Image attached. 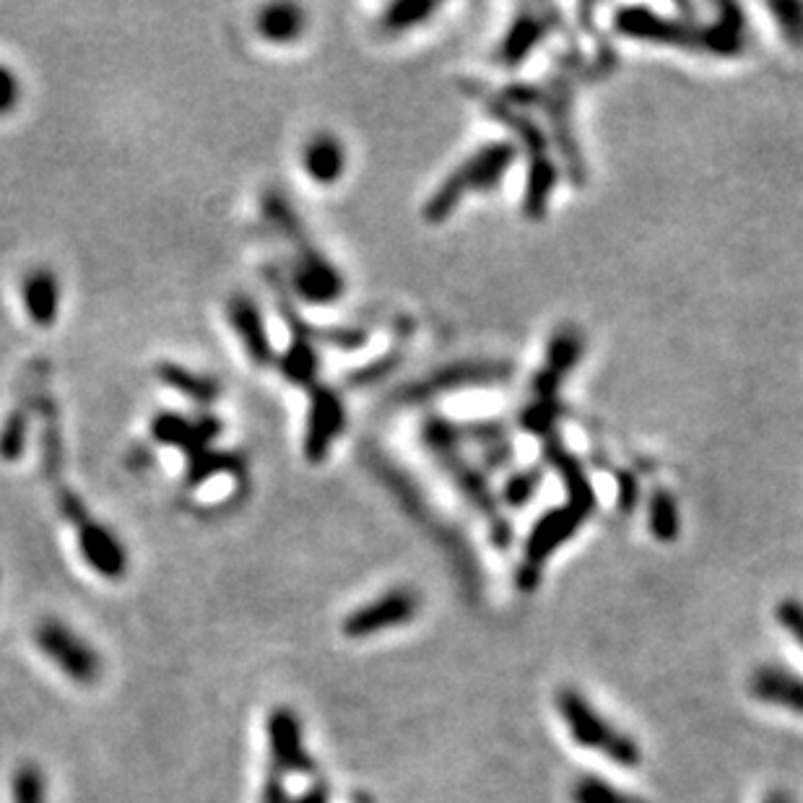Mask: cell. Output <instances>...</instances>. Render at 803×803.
Here are the masks:
<instances>
[{"instance_id":"32","label":"cell","mask_w":803,"mask_h":803,"mask_svg":"<svg viewBox=\"0 0 803 803\" xmlns=\"http://www.w3.org/2000/svg\"><path fill=\"white\" fill-rule=\"evenodd\" d=\"M772 17H775L780 32L791 42H803V6L799 3H775L770 6Z\"/></svg>"},{"instance_id":"21","label":"cell","mask_w":803,"mask_h":803,"mask_svg":"<svg viewBox=\"0 0 803 803\" xmlns=\"http://www.w3.org/2000/svg\"><path fill=\"white\" fill-rule=\"evenodd\" d=\"M258 32L271 42H292L305 32V11L292 3L265 6L258 13Z\"/></svg>"},{"instance_id":"14","label":"cell","mask_w":803,"mask_h":803,"mask_svg":"<svg viewBox=\"0 0 803 803\" xmlns=\"http://www.w3.org/2000/svg\"><path fill=\"white\" fill-rule=\"evenodd\" d=\"M229 321L235 325L237 336L245 344V351L252 359V365L265 367L273 361V346L271 338L265 333L263 315H260V307L250 300L248 294H235L227 305Z\"/></svg>"},{"instance_id":"6","label":"cell","mask_w":803,"mask_h":803,"mask_svg":"<svg viewBox=\"0 0 803 803\" xmlns=\"http://www.w3.org/2000/svg\"><path fill=\"white\" fill-rule=\"evenodd\" d=\"M422 598L414 588H393L386 596L375 598L372 604L361 606L344 619L346 638H370V634L386 632V629L401 627L419 614Z\"/></svg>"},{"instance_id":"25","label":"cell","mask_w":803,"mask_h":803,"mask_svg":"<svg viewBox=\"0 0 803 803\" xmlns=\"http://www.w3.org/2000/svg\"><path fill=\"white\" fill-rule=\"evenodd\" d=\"M569 799H573V803H645L638 795L621 791V788L611 785L609 780L596 775L577 778L573 791H569Z\"/></svg>"},{"instance_id":"15","label":"cell","mask_w":803,"mask_h":803,"mask_svg":"<svg viewBox=\"0 0 803 803\" xmlns=\"http://www.w3.org/2000/svg\"><path fill=\"white\" fill-rule=\"evenodd\" d=\"M749 692L767 705L785 707L795 715H803V679L780 665H759L749 679Z\"/></svg>"},{"instance_id":"19","label":"cell","mask_w":803,"mask_h":803,"mask_svg":"<svg viewBox=\"0 0 803 803\" xmlns=\"http://www.w3.org/2000/svg\"><path fill=\"white\" fill-rule=\"evenodd\" d=\"M156 378L172 390H180L198 406H211L216 398L221 395V386L214 378L187 370V367H180L175 361H159Z\"/></svg>"},{"instance_id":"40","label":"cell","mask_w":803,"mask_h":803,"mask_svg":"<svg viewBox=\"0 0 803 803\" xmlns=\"http://www.w3.org/2000/svg\"><path fill=\"white\" fill-rule=\"evenodd\" d=\"M351 803H375V801H372V795H367V793H354Z\"/></svg>"},{"instance_id":"3","label":"cell","mask_w":803,"mask_h":803,"mask_svg":"<svg viewBox=\"0 0 803 803\" xmlns=\"http://www.w3.org/2000/svg\"><path fill=\"white\" fill-rule=\"evenodd\" d=\"M512 159H516V149H512L510 143H487V147L476 151L471 159H466V162H463L458 170L440 185V191L426 200L424 219L443 221L445 216H451L455 211V206L460 204L466 193L489 191V187H495L499 180L504 177V172L510 170Z\"/></svg>"},{"instance_id":"36","label":"cell","mask_w":803,"mask_h":803,"mask_svg":"<svg viewBox=\"0 0 803 803\" xmlns=\"http://www.w3.org/2000/svg\"><path fill=\"white\" fill-rule=\"evenodd\" d=\"M260 803H292V799H289V793H286V785H284V775H279L276 770L268 772Z\"/></svg>"},{"instance_id":"11","label":"cell","mask_w":803,"mask_h":803,"mask_svg":"<svg viewBox=\"0 0 803 803\" xmlns=\"http://www.w3.org/2000/svg\"><path fill=\"white\" fill-rule=\"evenodd\" d=\"M588 516L590 512L580 510L573 502H569L567 508L546 512V516L541 518V523L533 528L531 539H528L523 567L541 573V564L546 562V556L554 554V549H560L564 541L583 525V520Z\"/></svg>"},{"instance_id":"7","label":"cell","mask_w":803,"mask_h":803,"mask_svg":"<svg viewBox=\"0 0 803 803\" xmlns=\"http://www.w3.org/2000/svg\"><path fill=\"white\" fill-rule=\"evenodd\" d=\"M268 741H271V770H276L279 775L296 772V775L315 778L317 767L302 747V723L289 707H276L268 715Z\"/></svg>"},{"instance_id":"22","label":"cell","mask_w":803,"mask_h":803,"mask_svg":"<svg viewBox=\"0 0 803 803\" xmlns=\"http://www.w3.org/2000/svg\"><path fill=\"white\" fill-rule=\"evenodd\" d=\"M260 206H263V216L268 219V224H271L273 229H279L289 242H294L296 252L313 245L310 242L307 231L302 229L300 216H296L292 204H289L279 191H265L263 198H260Z\"/></svg>"},{"instance_id":"30","label":"cell","mask_w":803,"mask_h":803,"mask_svg":"<svg viewBox=\"0 0 803 803\" xmlns=\"http://www.w3.org/2000/svg\"><path fill=\"white\" fill-rule=\"evenodd\" d=\"M55 504H57V510H61V516L68 520L74 528H82L84 523H89L91 520V512H89V508H86L82 495H76L74 489L63 487V484H57L55 487Z\"/></svg>"},{"instance_id":"17","label":"cell","mask_w":803,"mask_h":803,"mask_svg":"<svg viewBox=\"0 0 803 803\" xmlns=\"http://www.w3.org/2000/svg\"><path fill=\"white\" fill-rule=\"evenodd\" d=\"M24 305L29 313V321L34 325H47L55 323L57 307H61V284H57L55 273L50 268H34L29 271L24 279Z\"/></svg>"},{"instance_id":"37","label":"cell","mask_w":803,"mask_h":803,"mask_svg":"<svg viewBox=\"0 0 803 803\" xmlns=\"http://www.w3.org/2000/svg\"><path fill=\"white\" fill-rule=\"evenodd\" d=\"M126 463L130 468H133V471H141V468H151V466H154V453H151L149 447L135 445V447H130V451H128Z\"/></svg>"},{"instance_id":"16","label":"cell","mask_w":803,"mask_h":803,"mask_svg":"<svg viewBox=\"0 0 803 803\" xmlns=\"http://www.w3.org/2000/svg\"><path fill=\"white\" fill-rule=\"evenodd\" d=\"M37 414L42 419V476L57 487L63 479V430L61 409L53 395L42 393L37 401Z\"/></svg>"},{"instance_id":"24","label":"cell","mask_w":803,"mask_h":803,"mask_svg":"<svg viewBox=\"0 0 803 803\" xmlns=\"http://www.w3.org/2000/svg\"><path fill=\"white\" fill-rule=\"evenodd\" d=\"M577 359H580V336L573 330H562L549 346V367L544 378L539 380V388L552 390L564 372L573 370Z\"/></svg>"},{"instance_id":"35","label":"cell","mask_w":803,"mask_h":803,"mask_svg":"<svg viewBox=\"0 0 803 803\" xmlns=\"http://www.w3.org/2000/svg\"><path fill=\"white\" fill-rule=\"evenodd\" d=\"M21 84L11 68L0 65V115H9L19 105Z\"/></svg>"},{"instance_id":"26","label":"cell","mask_w":803,"mask_h":803,"mask_svg":"<svg viewBox=\"0 0 803 803\" xmlns=\"http://www.w3.org/2000/svg\"><path fill=\"white\" fill-rule=\"evenodd\" d=\"M648 518H650V531H653L655 539L674 541L679 535V510L674 497H671L665 489H655L653 495H650Z\"/></svg>"},{"instance_id":"4","label":"cell","mask_w":803,"mask_h":803,"mask_svg":"<svg viewBox=\"0 0 803 803\" xmlns=\"http://www.w3.org/2000/svg\"><path fill=\"white\" fill-rule=\"evenodd\" d=\"M37 648L53 661L65 676H70L78 684H94L102 674V661L89 648V642L70 632L63 621L45 619L34 629Z\"/></svg>"},{"instance_id":"13","label":"cell","mask_w":803,"mask_h":803,"mask_svg":"<svg viewBox=\"0 0 803 803\" xmlns=\"http://www.w3.org/2000/svg\"><path fill=\"white\" fill-rule=\"evenodd\" d=\"M78 531V546H82L84 560L97 569L99 575L110 577V580H118L128 573V554L126 546L115 539V533L110 528H105L102 523H94V518L89 523H84Z\"/></svg>"},{"instance_id":"38","label":"cell","mask_w":803,"mask_h":803,"mask_svg":"<svg viewBox=\"0 0 803 803\" xmlns=\"http://www.w3.org/2000/svg\"><path fill=\"white\" fill-rule=\"evenodd\" d=\"M292 803H330V788L317 780V783L310 788V791L302 795V799H296Z\"/></svg>"},{"instance_id":"10","label":"cell","mask_w":803,"mask_h":803,"mask_svg":"<svg viewBox=\"0 0 803 803\" xmlns=\"http://www.w3.org/2000/svg\"><path fill=\"white\" fill-rule=\"evenodd\" d=\"M296 256L300 258L292 265V284L302 300L313 302V305H330L344 294V279L313 245Z\"/></svg>"},{"instance_id":"9","label":"cell","mask_w":803,"mask_h":803,"mask_svg":"<svg viewBox=\"0 0 803 803\" xmlns=\"http://www.w3.org/2000/svg\"><path fill=\"white\" fill-rule=\"evenodd\" d=\"M219 432L221 422L208 414L191 422V419L180 416L175 411H162V414H156L154 422H151V437L162 445L177 447V451H183L187 458L208 451L214 437H219Z\"/></svg>"},{"instance_id":"29","label":"cell","mask_w":803,"mask_h":803,"mask_svg":"<svg viewBox=\"0 0 803 803\" xmlns=\"http://www.w3.org/2000/svg\"><path fill=\"white\" fill-rule=\"evenodd\" d=\"M541 37H544V24H541V19H520L518 24L510 29L508 37H504L502 57L510 65L518 63Z\"/></svg>"},{"instance_id":"18","label":"cell","mask_w":803,"mask_h":803,"mask_svg":"<svg viewBox=\"0 0 803 803\" xmlns=\"http://www.w3.org/2000/svg\"><path fill=\"white\" fill-rule=\"evenodd\" d=\"M302 166L315 183L330 185L344 175L346 166V151L341 141L330 133H317L307 141L305 151H302Z\"/></svg>"},{"instance_id":"33","label":"cell","mask_w":803,"mask_h":803,"mask_svg":"<svg viewBox=\"0 0 803 803\" xmlns=\"http://www.w3.org/2000/svg\"><path fill=\"white\" fill-rule=\"evenodd\" d=\"M398 365V354H393V357H382L378 361H372V365L367 367H359V370H354L349 378H346V382H349L351 388H365V386H372V382H378L386 378V375L393 370V367Z\"/></svg>"},{"instance_id":"31","label":"cell","mask_w":803,"mask_h":803,"mask_svg":"<svg viewBox=\"0 0 803 803\" xmlns=\"http://www.w3.org/2000/svg\"><path fill=\"white\" fill-rule=\"evenodd\" d=\"M539 484H541V471H535V468L512 476L508 487H504V502L512 504V508H523V504H528V499L535 495Z\"/></svg>"},{"instance_id":"27","label":"cell","mask_w":803,"mask_h":803,"mask_svg":"<svg viewBox=\"0 0 803 803\" xmlns=\"http://www.w3.org/2000/svg\"><path fill=\"white\" fill-rule=\"evenodd\" d=\"M434 11H437V6H434V3H419V0H403V3L390 6V9L386 13H382L380 26L386 29V32H390V34L406 32V29L422 24V21L426 17H432Z\"/></svg>"},{"instance_id":"23","label":"cell","mask_w":803,"mask_h":803,"mask_svg":"<svg viewBox=\"0 0 803 803\" xmlns=\"http://www.w3.org/2000/svg\"><path fill=\"white\" fill-rule=\"evenodd\" d=\"M281 375L294 386H315L317 375V354H315V341L310 338H292V346L281 354L279 359Z\"/></svg>"},{"instance_id":"8","label":"cell","mask_w":803,"mask_h":803,"mask_svg":"<svg viewBox=\"0 0 803 803\" xmlns=\"http://www.w3.org/2000/svg\"><path fill=\"white\" fill-rule=\"evenodd\" d=\"M346 424V411L338 393L328 386L310 388V416H307V434H305V455L310 463L325 460L330 453L333 440Z\"/></svg>"},{"instance_id":"28","label":"cell","mask_w":803,"mask_h":803,"mask_svg":"<svg viewBox=\"0 0 803 803\" xmlns=\"http://www.w3.org/2000/svg\"><path fill=\"white\" fill-rule=\"evenodd\" d=\"M11 799L13 803H47V783L37 764L26 762L13 772Z\"/></svg>"},{"instance_id":"12","label":"cell","mask_w":803,"mask_h":803,"mask_svg":"<svg viewBox=\"0 0 803 803\" xmlns=\"http://www.w3.org/2000/svg\"><path fill=\"white\" fill-rule=\"evenodd\" d=\"M508 378V367L491 365V361H468V365H455L447 370L432 375L416 386L406 388L403 401H424L432 398L434 390H451V388H466V386H489V382H499Z\"/></svg>"},{"instance_id":"1","label":"cell","mask_w":803,"mask_h":803,"mask_svg":"<svg viewBox=\"0 0 803 803\" xmlns=\"http://www.w3.org/2000/svg\"><path fill=\"white\" fill-rule=\"evenodd\" d=\"M617 29L625 32L627 37L650 40L658 45H676V47H692V50H710L718 55H730L739 50V32L741 19H720V24L699 29L690 24V21H674L655 17L648 9H625L617 17Z\"/></svg>"},{"instance_id":"39","label":"cell","mask_w":803,"mask_h":803,"mask_svg":"<svg viewBox=\"0 0 803 803\" xmlns=\"http://www.w3.org/2000/svg\"><path fill=\"white\" fill-rule=\"evenodd\" d=\"M762 803H793V799H791V793H785V791H772Z\"/></svg>"},{"instance_id":"2","label":"cell","mask_w":803,"mask_h":803,"mask_svg":"<svg viewBox=\"0 0 803 803\" xmlns=\"http://www.w3.org/2000/svg\"><path fill=\"white\" fill-rule=\"evenodd\" d=\"M556 710H560L562 720L567 723L569 736H573L580 747L600 751V755L609 757L611 762H617L621 767H638L642 762V751L638 747V741H634L632 736L621 734V730H614L611 723L606 720L577 690L564 686V690L556 692Z\"/></svg>"},{"instance_id":"5","label":"cell","mask_w":803,"mask_h":803,"mask_svg":"<svg viewBox=\"0 0 803 803\" xmlns=\"http://www.w3.org/2000/svg\"><path fill=\"white\" fill-rule=\"evenodd\" d=\"M47 378H50V361L47 359L29 361L26 370L21 372L17 406L9 411V416H6L3 426H0V458H3L6 463L19 460L21 453H24L29 414H32V411H37L40 395L47 390Z\"/></svg>"},{"instance_id":"20","label":"cell","mask_w":803,"mask_h":803,"mask_svg":"<svg viewBox=\"0 0 803 803\" xmlns=\"http://www.w3.org/2000/svg\"><path fill=\"white\" fill-rule=\"evenodd\" d=\"M216 474H235L240 476V481H245L242 476L248 474V460H245L240 453L211 451V447H208V451L187 458L185 489H198L200 484H206Z\"/></svg>"},{"instance_id":"34","label":"cell","mask_w":803,"mask_h":803,"mask_svg":"<svg viewBox=\"0 0 803 803\" xmlns=\"http://www.w3.org/2000/svg\"><path fill=\"white\" fill-rule=\"evenodd\" d=\"M778 621L780 627L788 629L793 634V640L803 648V604L793 598H785L778 604Z\"/></svg>"}]
</instances>
